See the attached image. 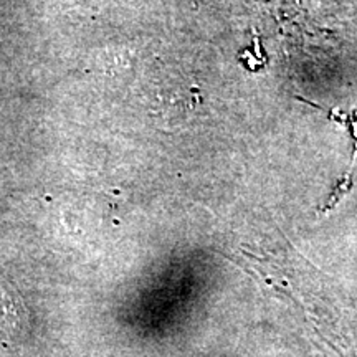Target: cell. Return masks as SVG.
<instances>
[{"instance_id":"1","label":"cell","mask_w":357,"mask_h":357,"mask_svg":"<svg viewBox=\"0 0 357 357\" xmlns=\"http://www.w3.org/2000/svg\"><path fill=\"white\" fill-rule=\"evenodd\" d=\"M19 321H20L19 306H17L15 301L10 298V293L3 291V288H0V324L12 326V324H19Z\"/></svg>"}]
</instances>
